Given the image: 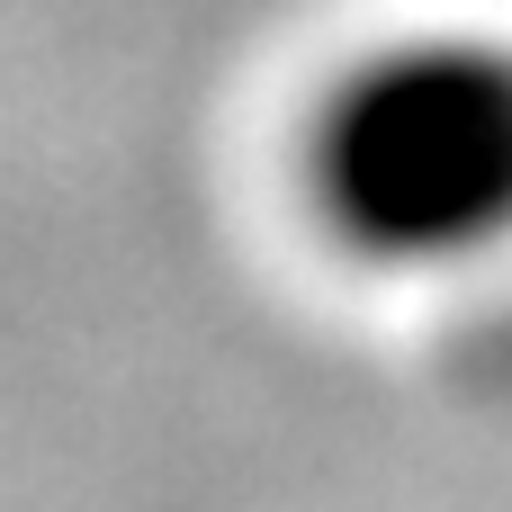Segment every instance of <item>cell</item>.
Returning <instances> with one entry per match:
<instances>
[{"mask_svg": "<svg viewBox=\"0 0 512 512\" xmlns=\"http://www.w3.org/2000/svg\"><path fill=\"white\" fill-rule=\"evenodd\" d=\"M288 189L315 243L378 279L512 252V27L423 18L351 45L297 108Z\"/></svg>", "mask_w": 512, "mask_h": 512, "instance_id": "cell-1", "label": "cell"}]
</instances>
